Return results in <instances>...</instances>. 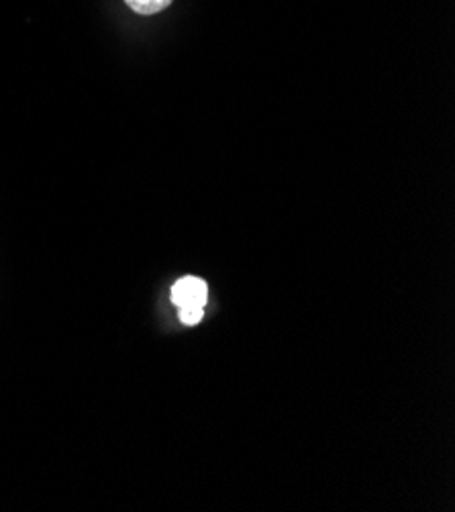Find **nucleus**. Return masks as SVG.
<instances>
[{
	"mask_svg": "<svg viewBox=\"0 0 455 512\" xmlns=\"http://www.w3.org/2000/svg\"><path fill=\"white\" fill-rule=\"evenodd\" d=\"M123 3L141 17H154L162 11H166L174 0H123Z\"/></svg>",
	"mask_w": 455,
	"mask_h": 512,
	"instance_id": "f03ea898",
	"label": "nucleus"
},
{
	"mask_svg": "<svg viewBox=\"0 0 455 512\" xmlns=\"http://www.w3.org/2000/svg\"><path fill=\"white\" fill-rule=\"evenodd\" d=\"M172 302L178 306H205L209 300V286L196 276H186L172 286Z\"/></svg>",
	"mask_w": 455,
	"mask_h": 512,
	"instance_id": "f257e3e1",
	"label": "nucleus"
},
{
	"mask_svg": "<svg viewBox=\"0 0 455 512\" xmlns=\"http://www.w3.org/2000/svg\"><path fill=\"white\" fill-rule=\"evenodd\" d=\"M202 317H205V306H180L178 309V319L192 327V325H198L202 321Z\"/></svg>",
	"mask_w": 455,
	"mask_h": 512,
	"instance_id": "7ed1b4c3",
	"label": "nucleus"
}]
</instances>
